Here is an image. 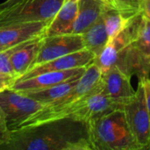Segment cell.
I'll list each match as a JSON object with an SVG mask.
<instances>
[{
  "mask_svg": "<svg viewBox=\"0 0 150 150\" xmlns=\"http://www.w3.org/2000/svg\"><path fill=\"white\" fill-rule=\"evenodd\" d=\"M65 0H26L0 11V26L31 22H50Z\"/></svg>",
  "mask_w": 150,
  "mask_h": 150,
  "instance_id": "3957f363",
  "label": "cell"
},
{
  "mask_svg": "<svg viewBox=\"0 0 150 150\" xmlns=\"http://www.w3.org/2000/svg\"><path fill=\"white\" fill-rule=\"evenodd\" d=\"M29 41H31V40H29ZM26 42L27 41L20 43L18 45H16L14 47H9V48L0 52V72L1 73L6 74V75H10V76H12L16 77L15 73H14L13 69H12V65H11V55L20 46L24 45Z\"/></svg>",
  "mask_w": 150,
  "mask_h": 150,
  "instance_id": "d6986e66",
  "label": "cell"
},
{
  "mask_svg": "<svg viewBox=\"0 0 150 150\" xmlns=\"http://www.w3.org/2000/svg\"><path fill=\"white\" fill-rule=\"evenodd\" d=\"M142 16L150 21V0H138Z\"/></svg>",
  "mask_w": 150,
  "mask_h": 150,
  "instance_id": "7402d4cb",
  "label": "cell"
},
{
  "mask_svg": "<svg viewBox=\"0 0 150 150\" xmlns=\"http://www.w3.org/2000/svg\"><path fill=\"white\" fill-rule=\"evenodd\" d=\"M44 106L39 101L11 89L0 93V107L11 132Z\"/></svg>",
  "mask_w": 150,
  "mask_h": 150,
  "instance_id": "277c9868",
  "label": "cell"
},
{
  "mask_svg": "<svg viewBox=\"0 0 150 150\" xmlns=\"http://www.w3.org/2000/svg\"><path fill=\"white\" fill-rule=\"evenodd\" d=\"M85 48L82 34H59L45 36L41 40L38 54L31 69L38 64Z\"/></svg>",
  "mask_w": 150,
  "mask_h": 150,
  "instance_id": "52a82bcc",
  "label": "cell"
},
{
  "mask_svg": "<svg viewBox=\"0 0 150 150\" xmlns=\"http://www.w3.org/2000/svg\"><path fill=\"white\" fill-rule=\"evenodd\" d=\"M25 1L26 0H5L4 2L0 4V11L15 7L17 5H19L21 4H23Z\"/></svg>",
  "mask_w": 150,
  "mask_h": 150,
  "instance_id": "cb8c5ba5",
  "label": "cell"
},
{
  "mask_svg": "<svg viewBox=\"0 0 150 150\" xmlns=\"http://www.w3.org/2000/svg\"><path fill=\"white\" fill-rule=\"evenodd\" d=\"M87 67H82L67 70L44 72L30 78L17 80L11 89L20 92L42 90L64 82L77 80L83 75Z\"/></svg>",
  "mask_w": 150,
  "mask_h": 150,
  "instance_id": "9c48e42d",
  "label": "cell"
},
{
  "mask_svg": "<svg viewBox=\"0 0 150 150\" xmlns=\"http://www.w3.org/2000/svg\"><path fill=\"white\" fill-rule=\"evenodd\" d=\"M124 112L129 127L142 149L150 145V115L144 88L139 82L135 96L124 106Z\"/></svg>",
  "mask_w": 150,
  "mask_h": 150,
  "instance_id": "5b68a950",
  "label": "cell"
},
{
  "mask_svg": "<svg viewBox=\"0 0 150 150\" xmlns=\"http://www.w3.org/2000/svg\"><path fill=\"white\" fill-rule=\"evenodd\" d=\"M106 0H79L78 12L70 33L82 34L85 33L102 16Z\"/></svg>",
  "mask_w": 150,
  "mask_h": 150,
  "instance_id": "5bb4252c",
  "label": "cell"
},
{
  "mask_svg": "<svg viewBox=\"0 0 150 150\" xmlns=\"http://www.w3.org/2000/svg\"><path fill=\"white\" fill-rule=\"evenodd\" d=\"M95 58L96 55L93 52L90 51L87 48H83L76 52L58 57L49 62L38 64L30 69L25 75H23L18 80L30 78L36 75L48 71H60L82 67H88L91 63L93 62Z\"/></svg>",
  "mask_w": 150,
  "mask_h": 150,
  "instance_id": "30bf717a",
  "label": "cell"
},
{
  "mask_svg": "<svg viewBox=\"0 0 150 150\" xmlns=\"http://www.w3.org/2000/svg\"><path fill=\"white\" fill-rule=\"evenodd\" d=\"M11 138V131L7 127V123L4 112L0 107V145L5 144Z\"/></svg>",
  "mask_w": 150,
  "mask_h": 150,
  "instance_id": "ffe728a7",
  "label": "cell"
},
{
  "mask_svg": "<svg viewBox=\"0 0 150 150\" xmlns=\"http://www.w3.org/2000/svg\"><path fill=\"white\" fill-rule=\"evenodd\" d=\"M65 1H67V0H65Z\"/></svg>",
  "mask_w": 150,
  "mask_h": 150,
  "instance_id": "83f0119b",
  "label": "cell"
},
{
  "mask_svg": "<svg viewBox=\"0 0 150 150\" xmlns=\"http://www.w3.org/2000/svg\"><path fill=\"white\" fill-rule=\"evenodd\" d=\"M43 38L27 41L20 46L11 55V65L17 80L25 75L32 67Z\"/></svg>",
  "mask_w": 150,
  "mask_h": 150,
  "instance_id": "9a60e30c",
  "label": "cell"
},
{
  "mask_svg": "<svg viewBox=\"0 0 150 150\" xmlns=\"http://www.w3.org/2000/svg\"><path fill=\"white\" fill-rule=\"evenodd\" d=\"M16 81H17L16 77L0 72V93L6 90L11 89Z\"/></svg>",
  "mask_w": 150,
  "mask_h": 150,
  "instance_id": "44dd1931",
  "label": "cell"
},
{
  "mask_svg": "<svg viewBox=\"0 0 150 150\" xmlns=\"http://www.w3.org/2000/svg\"><path fill=\"white\" fill-rule=\"evenodd\" d=\"M140 14L138 0H106L102 16L109 40L120 33Z\"/></svg>",
  "mask_w": 150,
  "mask_h": 150,
  "instance_id": "8992f818",
  "label": "cell"
},
{
  "mask_svg": "<svg viewBox=\"0 0 150 150\" xmlns=\"http://www.w3.org/2000/svg\"><path fill=\"white\" fill-rule=\"evenodd\" d=\"M93 150L142 149L127 123L124 110H115L87 123Z\"/></svg>",
  "mask_w": 150,
  "mask_h": 150,
  "instance_id": "7a4b0ae2",
  "label": "cell"
},
{
  "mask_svg": "<svg viewBox=\"0 0 150 150\" xmlns=\"http://www.w3.org/2000/svg\"><path fill=\"white\" fill-rule=\"evenodd\" d=\"M126 1H132V0H126Z\"/></svg>",
  "mask_w": 150,
  "mask_h": 150,
  "instance_id": "484cf974",
  "label": "cell"
},
{
  "mask_svg": "<svg viewBox=\"0 0 150 150\" xmlns=\"http://www.w3.org/2000/svg\"><path fill=\"white\" fill-rule=\"evenodd\" d=\"M79 0H67L49 22L45 36L70 33L78 12Z\"/></svg>",
  "mask_w": 150,
  "mask_h": 150,
  "instance_id": "4fadbf2b",
  "label": "cell"
},
{
  "mask_svg": "<svg viewBox=\"0 0 150 150\" xmlns=\"http://www.w3.org/2000/svg\"><path fill=\"white\" fill-rule=\"evenodd\" d=\"M149 149H150V145H149Z\"/></svg>",
  "mask_w": 150,
  "mask_h": 150,
  "instance_id": "4316f807",
  "label": "cell"
},
{
  "mask_svg": "<svg viewBox=\"0 0 150 150\" xmlns=\"http://www.w3.org/2000/svg\"><path fill=\"white\" fill-rule=\"evenodd\" d=\"M142 14L138 15L126 28L115 37L109 40L103 51L94 59V62L102 73L106 72L117 62L119 55L134 40L139 24L142 20Z\"/></svg>",
  "mask_w": 150,
  "mask_h": 150,
  "instance_id": "ba28073f",
  "label": "cell"
},
{
  "mask_svg": "<svg viewBox=\"0 0 150 150\" xmlns=\"http://www.w3.org/2000/svg\"><path fill=\"white\" fill-rule=\"evenodd\" d=\"M82 36L85 48L93 52L97 57L109 41V36L103 16H101L85 33H82Z\"/></svg>",
  "mask_w": 150,
  "mask_h": 150,
  "instance_id": "2e32d148",
  "label": "cell"
},
{
  "mask_svg": "<svg viewBox=\"0 0 150 150\" xmlns=\"http://www.w3.org/2000/svg\"><path fill=\"white\" fill-rule=\"evenodd\" d=\"M7 48H9V47H3V46H0V52L5 50V49H7Z\"/></svg>",
  "mask_w": 150,
  "mask_h": 150,
  "instance_id": "d4e9b609",
  "label": "cell"
},
{
  "mask_svg": "<svg viewBox=\"0 0 150 150\" xmlns=\"http://www.w3.org/2000/svg\"><path fill=\"white\" fill-rule=\"evenodd\" d=\"M100 83L103 92L124 105L127 104L136 94V91L131 84V77L116 65L102 73Z\"/></svg>",
  "mask_w": 150,
  "mask_h": 150,
  "instance_id": "8fae6325",
  "label": "cell"
},
{
  "mask_svg": "<svg viewBox=\"0 0 150 150\" xmlns=\"http://www.w3.org/2000/svg\"><path fill=\"white\" fill-rule=\"evenodd\" d=\"M142 83V86L144 88V91H145V96H146V102H147V105H148V109L150 115V78H146L144 80L139 81Z\"/></svg>",
  "mask_w": 150,
  "mask_h": 150,
  "instance_id": "603a6c76",
  "label": "cell"
},
{
  "mask_svg": "<svg viewBox=\"0 0 150 150\" xmlns=\"http://www.w3.org/2000/svg\"><path fill=\"white\" fill-rule=\"evenodd\" d=\"M130 45L133 49L150 65V21H148L143 17L139 24L136 36Z\"/></svg>",
  "mask_w": 150,
  "mask_h": 150,
  "instance_id": "ac0fdd59",
  "label": "cell"
},
{
  "mask_svg": "<svg viewBox=\"0 0 150 150\" xmlns=\"http://www.w3.org/2000/svg\"><path fill=\"white\" fill-rule=\"evenodd\" d=\"M0 150H93L87 124L65 118L11 132Z\"/></svg>",
  "mask_w": 150,
  "mask_h": 150,
  "instance_id": "6da1fadb",
  "label": "cell"
},
{
  "mask_svg": "<svg viewBox=\"0 0 150 150\" xmlns=\"http://www.w3.org/2000/svg\"><path fill=\"white\" fill-rule=\"evenodd\" d=\"M77 80L74 81H69V82H64L48 88H45L42 90H38V91H26V92H22L28 96L29 98L35 99L39 101L40 103L43 104L45 106L50 104H53L58 100H60L62 98L66 96L76 84ZM20 92V91H19Z\"/></svg>",
  "mask_w": 150,
  "mask_h": 150,
  "instance_id": "e0dca14e",
  "label": "cell"
},
{
  "mask_svg": "<svg viewBox=\"0 0 150 150\" xmlns=\"http://www.w3.org/2000/svg\"><path fill=\"white\" fill-rule=\"evenodd\" d=\"M49 22H31L0 26V46L11 47L20 43L45 37Z\"/></svg>",
  "mask_w": 150,
  "mask_h": 150,
  "instance_id": "7c38bea8",
  "label": "cell"
}]
</instances>
